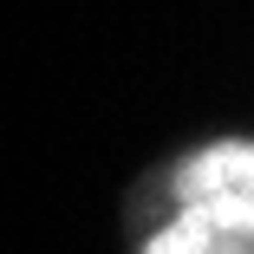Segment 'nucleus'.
<instances>
[{"label": "nucleus", "mask_w": 254, "mask_h": 254, "mask_svg": "<svg viewBox=\"0 0 254 254\" xmlns=\"http://www.w3.org/2000/svg\"><path fill=\"white\" fill-rule=\"evenodd\" d=\"M143 254H254V157L248 143H209L176 176V215Z\"/></svg>", "instance_id": "1"}]
</instances>
